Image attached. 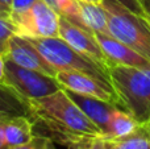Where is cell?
Segmentation results:
<instances>
[{"label": "cell", "mask_w": 150, "mask_h": 149, "mask_svg": "<svg viewBox=\"0 0 150 149\" xmlns=\"http://www.w3.org/2000/svg\"><path fill=\"white\" fill-rule=\"evenodd\" d=\"M4 70H5L4 55L0 54V83H3V82H4Z\"/></svg>", "instance_id": "d4e9b609"}, {"label": "cell", "mask_w": 150, "mask_h": 149, "mask_svg": "<svg viewBox=\"0 0 150 149\" xmlns=\"http://www.w3.org/2000/svg\"><path fill=\"white\" fill-rule=\"evenodd\" d=\"M91 149H108V147L103 139H93L91 140Z\"/></svg>", "instance_id": "cb8c5ba5"}, {"label": "cell", "mask_w": 150, "mask_h": 149, "mask_svg": "<svg viewBox=\"0 0 150 149\" xmlns=\"http://www.w3.org/2000/svg\"><path fill=\"white\" fill-rule=\"evenodd\" d=\"M93 34H95L100 48L103 49L105 57L108 58L111 66L112 65L130 66V67L140 69V70L144 71H150V60H148L145 55L140 54L134 49L120 42L119 40L113 38L109 34H103V33H93Z\"/></svg>", "instance_id": "30bf717a"}, {"label": "cell", "mask_w": 150, "mask_h": 149, "mask_svg": "<svg viewBox=\"0 0 150 149\" xmlns=\"http://www.w3.org/2000/svg\"><path fill=\"white\" fill-rule=\"evenodd\" d=\"M34 133L69 147L82 140L103 139V132L61 89L47 96L29 100Z\"/></svg>", "instance_id": "6da1fadb"}, {"label": "cell", "mask_w": 150, "mask_h": 149, "mask_svg": "<svg viewBox=\"0 0 150 149\" xmlns=\"http://www.w3.org/2000/svg\"><path fill=\"white\" fill-rule=\"evenodd\" d=\"M142 1H144V0H142Z\"/></svg>", "instance_id": "1f68e13d"}, {"label": "cell", "mask_w": 150, "mask_h": 149, "mask_svg": "<svg viewBox=\"0 0 150 149\" xmlns=\"http://www.w3.org/2000/svg\"><path fill=\"white\" fill-rule=\"evenodd\" d=\"M59 37L65 40L76 52L88 57L108 71L111 63L99 45L95 34L91 31L82 28L66 17L59 16Z\"/></svg>", "instance_id": "ba28073f"}, {"label": "cell", "mask_w": 150, "mask_h": 149, "mask_svg": "<svg viewBox=\"0 0 150 149\" xmlns=\"http://www.w3.org/2000/svg\"><path fill=\"white\" fill-rule=\"evenodd\" d=\"M67 149H91V140H82V141L70 144Z\"/></svg>", "instance_id": "7402d4cb"}, {"label": "cell", "mask_w": 150, "mask_h": 149, "mask_svg": "<svg viewBox=\"0 0 150 149\" xmlns=\"http://www.w3.org/2000/svg\"><path fill=\"white\" fill-rule=\"evenodd\" d=\"M4 63L5 70L3 84L12 89L16 94L26 100L40 99L62 89L55 77L23 67L8 57H4Z\"/></svg>", "instance_id": "5b68a950"}, {"label": "cell", "mask_w": 150, "mask_h": 149, "mask_svg": "<svg viewBox=\"0 0 150 149\" xmlns=\"http://www.w3.org/2000/svg\"><path fill=\"white\" fill-rule=\"evenodd\" d=\"M13 34H17L16 26L9 17H0V54L7 55L9 40Z\"/></svg>", "instance_id": "ac0fdd59"}, {"label": "cell", "mask_w": 150, "mask_h": 149, "mask_svg": "<svg viewBox=\"0 0 150 149\" xmlns=\"http://www.w3.org/2000/svg\"><path fill=\"white\" fill-rule=\"evenodd\" d=\"M146 7H148V9H149V12H148V15L145 16V18H146V21H148V24H149V26H150V7L148 4H146Z\"/></svg>", "instance_id": "f1b7e54d"}, {"label": "cell", "mask_w": 150, "mask_h": 149, "mask_svg": "<svg viewBox=\"0 0 150 149\" xmlns=\"http://www.w3.org/2000/svg\"><path fill=\"white\" fill-rule=\"evenodd\" d=\"M26 38L40 50V53L49 61V63L57 71H82V73L90 74V75L111 84L109 74L105 69H103L100 65L93 62L88 57L76 52L61 37H47V38H29V37H26Z\"/></svg>", "instance_id": "277c9868"}, {"label": "cell", "mask_w": 150, "mask_h": 149, "mask_svg": "<svg viewBox=\"0 0 150 149\" xmlns=\"http://www.w3.org/2000/svg\"><path fill=\"white\" fill-rule=\"evenodd\" d=\"M55 78L61 83V86L66 90H70L80 95H86V96L98 98V99L105 100L121 107L120 99L115 92L113 87L90 74L75 70H62L58 71Z\"/></svg>", "instance_id": "52a82bcc"}, {"label": "cell", "mask_w": 150, "mask_h": 149, "mask_svg": "<svg viewBox=\"0 0 150 149\" xmlns=\"http://www.w3.org/2000/svg\"><path fill=\"white\" fill-rule=\"evenodd\" d=\"M66 92H67L69 96L79 106L80 110L100 128V131L103 132V137H104V132H105L107 124H108V120H109V118H111L112 112H113L116 108H121V107L113 104V103L98 99V98L76 94V92H73V91H70V90H66Z\"/></svg>", "instance_id": "8fae6325"}, {"label": "cell", "mask_w": 150, "mask_h": 149, "mask_svg": "<svg viewBox=\"0 0 150 149\" xmlns=\"http://www.w3.org/2000/svg\"><path fill=\"white\" fill-rule=\"evenodd\" d=\"M17 34L29 38L59 37V15L45 0H37L29 11L9 16Z\"/></svg>", "instance_id": "8992f818"}, {"label": "cell", "mask_w": 150, "mask_h": 149, "mask_svg": "<svg viewBox=\"0 0 150 149\" xmlns=\"http://www.w3.org/2000/svg\"><path fill=\"white\" fill-rule=\"evenodd\" d=\"M1 127L5 145L8 148L28 144L36 136L33 121L28 116H17V118L1 120Z\"/></svg>", "instance_id": "7c38bea8"}, {"label": "cell", "mask_w": 150, "mask_h": 149, "mask_svg": "<svg viewBox=\"0 0 150 149\" xmlns=\"http://www.w3.org/2000/svg\"><path fill=\"white\" fill-rule=\"evenodd\" d=\"M79 1H86V3H93V4H101L103 0H79Z\"/></svg>", "instance_id": "83f0119b"}, {"label": "cell", "mask_w": 150, "mask_h": 149, "mask_svg": "<svg viewBox=\"0 0 150 149\" xmlns=\"http://www.w3.org/2000/svg\"><path fill=\"white\" fill-rule=\"evenodd\" d=\"M104 141L108 149H150V124H140L127 136Z\"/></svg>", "instance_id": "2e32d148"}, {"label": "cell", "mask_w": 150, "mask_h": 149, "mask_svg": "<svg viewBox=\"0 0 150 149\" xmlns=\"http://www.w3.org/2000/svg\"><path fill=\"white\" fill-rule=\"evenodd\" d=\"M49 139L44 136H40V135H36L33 137L30 143L28 144H24V145H20V147H13V148H7V149H44L45 145H46V141Z\"/></svg>", "instance_id": "44dd1931"}, {"label": "cell", "mask_w": 150, "mask_h": 149, "mask_svg": "<svg viewBox=\"0 0 150 149\" xmlns=\"http://www.w3.org/2000/svg\"><path fill=\"white\" fill-rule=\"evenodd\" d=\"M17 116L30 118L29 100L21 98L12 89L0 83V121Z\"/></svg>", "instance_id": "4fadbf2b"}, {"label": "cell", "mask_w": 150, "mask_h": 149, "mask_svg": "<svg viewBox=\"0 0 150 149\" xmlns=\"http://www.w3.org/2000/svg\"><path fill=\"white\" fill-rule=\"evenodd\" d=\"M101 5L108 16L109 36L150 60V26L146 18L116 0H103Z\"/></svg>", "instance_id": "3957f363"}, {"label": "cell", "mask_w": 150, "mask_h": 149, "mask_svg": "<svg viewBox=\"0 0 150 149\" xmlns=\"http://www.w3.org/2000/svg\"><path fill=\"white\" fill-rule=\"evenodd\" d=\"M138 126L140 124L134 120V118L128 111H125L124 108H116L108 120L103 139L108 140L124 137L127 135L132 133Z\"/></svg>", "instance_id": "9a60e30c"}, {"label": "cell", "mask_w": 150, "mask_h": 149, "mask_svg": "<svg viewBox=\"0 0 150 149\" xmlns=\"http://www.w3.org/2000/svg\"><path fill=\"white\" fill-rule=\"evenodd\" d=\"M55 12L62 17L73 21L74 24L87 29L80 18V8L78 0H45Z\"/></svg>", "instance_id": "e0dca14e"}, {"label": "cell", "mask_w": 150, "mask_h": 149, "mask_svg": "<svg viewBox=\"0 0 150 149\" xmlns=\"http://www.w3.org/2000/svg\"><path fill=\"white\" fill-rule=\"evenodd\" d=\"M144 3H145V4H148V5H149V7H150V3L148 1V0H145V1H144Z\"/></svg>", "instance_id": "f546056e"}, {"label": "cell", "mask_w": 150, "mask_h": 149, "mask_svg": "<svg viewBox=\"0 0 150 149\" xmlns=\"http://www.w3.org/2000/svg\"><path fill=\"white\" fill-rule=\"evenodd\" d=\"M116 1H119L120 4H122L129 11L137 13V15L144 16V17H145L149 12L148 7H146V4L142 1V0H116Z\"/></svg>", "instance_id": "d6986e66"}, {"label": "cell", "mask_w": 150, "mask_h": 149, "mask_svg": "<svg viewBox=\"0 0 150 149\" xmlns=\"http://www.w3.org/2000/svg\"><path fill=\"white\" fill-rule=\"evenodd\" d=\"M79 1V0H78ZM80 18L84 26L92 33L109 34L108 28V16L101 4L79 1Z\"/></svg>", "instance_id": "5bb4252c"}, {"label": "cell", "mask_w": 150, "mask_h": 149, "mask_svg": "<svg viewBox=\"0 0 150 149\" xmlns=\"http://www.w3.org/2000/svg\"><path fill=\"white\" fill-rule=\"evenodd\" d=\"M37 0H12L11 1V13L9 16L13 15H21L29 11L34 5Z\"/></svg>", "instance_id": "ffe728a7"}, {"label": "cell", "mask_w": 150, "mask_h": 149, "mask_svg": "<svg viewBox=\"0 0 150 149\" xmlns=\"http://www.w3.org/2000/svg\"><path fill=\"white\" fill-rule=\"evenodd\" d=\"M8 147L5 145V140H4V133H3V127H1V121H0V149H7Z\"/></svg>", "instance_id": "484cf974"}, {"label": "cell", "mask_w": 150, "mask_h": 149, "mask_svg": "<svg viewBox=\"0 0 150 149\" xmlns=\"http://www.w3.org/2000/svg\"><path fill=\"white\" fill-rule=\"evenodd\" d=\"M0 17H5V16H4V15H3V13H1V12H0Z\"/></svg>", "instance_id": "4dcf8cb0"}, {"label": "cell", "mask_w": 150, "mask_h": 149, "mask_svg": "<svg viewBox=\"0 0 150 149\" xmlns=\"http://www.w3.org/2000/svg\"><path fill=\"white\" fill-rule=\"evenodd\" d=\"M5 57L23 67L41 71L47 75L55 77L58 73L49 63V61L40 53V50L26 37H23L20 34H13L11 37L8 53Z\"/></svg>", "instance_id": "9c48e42d"}, {"label": "cell", "mask_w": 150, "mask_h": 149, "mask_svg": "<svg viewBox=\"0 0 150 149\" xmlns=\"http://www.w3.org/2000/svg\"><path fill=\"white\" fill-rule=\"evenodd\" d=\"M108 74L121 108L128 111L138 124H150V74L121 65L109 66Z\"/></svg>", "instance_id": "7a4b0ae2"}, {"label": "cell", "mask_w": 150, "mask_h": 149, "mask_svg": "<svg viewBox=\"0 0 150 149\" xmlns=\"http://www.w3.org/2000/svg\"><path fill=\"white\" fill-rule=\"evenodd\" d=\"M11 1H12V0H0V12H1L5 17H9Z\"/></svg>", "instance_id": "603a6c76"}, {"label": "cell", "mask_w": 150, "mask_h": 149, "mask_svg": "<svg viewBox=\"0 0 150 149\" xmlns=\"http://www.w3.org/2000/svg\"><path fill=\"white\" fill-rule=\"evenodd\" d=\"M44 149H57V147L54 145V143H53L52 140H47V141H46V145H45Z\"/></svg>", "instance_id": "4316f807"}]
</instances>
